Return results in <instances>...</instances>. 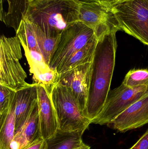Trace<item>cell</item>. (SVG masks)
I'll return each instance as SVG.
<instances>
[{
  "mask_svg": "<svg viewBox=\"0 0 148 149\" xmlns=\"http://www.w3.org/2000/svg\"><path fill=\"white\" fill-rule=\"evenodd\" d=\"M117 30L98 38L91 63L87 102L84 114L92 122L102 110L108 95L115 65Z\"/></svg>",
  "mask_w": 148,
  "mask_h": 149,
  "instance_id": "6da1fadb",
  "label": "cell"
},
{
  "mask_svg": "<svg viewBox=\"0 0 148 149\" xmlns=\"http://www.w3.org/2000/svg\"><path fill=\"white\" fill-rule=\"evenodd\" d=\"M80 0H30L24 17L46 35L57 36L79 22Z\"/></svg>",
  "mask_w": 148,
  "mask_h": 149,
  "instance_id": "7a4b0ae2",
  "label": "cell"
},
{
  "mask_svg": "<svg viewBox=\"0 0 148 149\" xmlns=\"http://www.w3.org/2000/svg\"><path fill=\"white\" fill-rule=\"evenodd\" d=\"M50 95L56 113L58 130L83 134L91 124V121L85 116L67 88L55 84L51 88Z\"/></svg>",
  "mask_w": 148,
  "mask_h": 149,
  "instance_id": "3957f363",
  "label": "cell"
},
{
  "mask_svg": "<svg viewBox=\"0 0 148 149\" xmlns=\"http://www.w3.org/2000/svg\"><path fill=\"white\" fill-rule=\"evenodd\" d=\"M21 45L17 36L0 38V85L15 91L28 85L27 73L20 60L22 57Z\"/></svg>",
  "mask_w": 148,
  "mask_h": 149,
  "instance_id": "277c9868",
  "label": "cell"
},
{
  "mask_svg": "<svg viewBox=\"0 0 148 149\" xmlns=\"http://www.w3.org/2000/svg\"><path fill=\"white\" fill-rule=\"evenodd\" d=\"M112 10L121 31L148 45V0H125Z\"/></svg>",
  "mask_w": 148,
  "mask_h": 149,
  "instance_id": "5b68a950",
  "label": "cell"
},
{
  "mask_svg": "<svg viewBox=\"0 0 148 149\" xmlns=\"http://www.w3.org/2000/svg\"><path fill=\"white\" fill-rule=\"evenodd\" d=\"M96 38H98L94 31L81 22L70 25L62 33L49 65L50 67L58 70L74 53Z\"/></svg>",
  "mask_w": 148,
  "mask_h": 149,
  "instance_id": "8992f818",
  "label": "cell"
},
{
  "mask_svg": "<svg viewBox=\"0 0 148 149\" xmlns=\"http://www.w3.org/2000/svg\"><path fill=\"white\" fill-rule=\"evenodd\" d=\"M147 93V86L133 88L123 84L110 90L102 110L91 123L107 125Z\"/></svg>",
  "mask_w": 148,
  "mask_h": 149,
  "instance_id": "52a82bcc",
  "label": "cell"
},
{
  "mask_svg": "<svg viewBox=\"0 0 148 149\" xmlns=\"http://www.w3.org/2000/svg\"><path fill=\"white\" fill-rule=\"evenodd\" d=\"M79 22L92 29L98 38L109 31H121L112 8L95 2L81 1Z\"/></svg>",
  "mask_w": 148,
  "mask_h": 149,
  "instance_id": "ba28073f",
  "label": "cell"
},
{
  "mask_svg": "<svg viewBox=\"0 0 148 149\" xmlns=\"http://www.w3.org/2000/svg\"><path fill=\"white\" fill-rule=\"evenodd\" d=\"M91 63L79 65L59 74L56 83L67 88L83 113L87 102Z\"/></svg>",
  "mask_w": 148,
  "mask_h": 149,
  "instance_id": "9c48e42d",
  "label": "cell"
},
{
  "mask_svg": "<svg viewBox=\"0 0 148 149\" xmlns=\"http://www.w3.org/2000/svg\"><path fill=\"white\" fill-rule=\"evenodd\" d=\"M148 123V93L133 103L107 126L120 133L141 127Z\"/></svg>",
  "mask_w": 148,
  "mask_h": 149,
  "instance_id": "30bf717a",
  "label": "cell"
},
{
  "mask_svg": "<svg viewBox=\"0 0 148 149\" xmlns=\"http://www.w3.org/2000/svg\"><path fill=\"white\" fill-rule=\"evenodd\" d=\"M37 89L41 134L43 139L47 140L56 134L58 130V122L50 91L42 84H38Z\"/></svg>",
  "mask_w": 148,
  "mask_h": 149,
  "instance_id": "8fae6325",
  "label": "cell"
},
{
  "mask_svg": "<svg viewBox=\"0 0 148 149\" xmlns=\"http://www.w3.org/2000/svg\"><path fill=\"white\" fill-rule=\"evenodd\" d=\"M37 85V83L29 84L16 91L14 97L15 134L24 125L38 100Z\"/></svg>",
  "mask_w": 148,
  "mask_h": 149,
  "instance_id": "7c38bea8",
  "label": "cell"
},
{
  "mask_svg": "<svg viewBox=\"0 0 148 149\" xmlns=\"http://www.w3.org/2000/svg\"><path fill=\"white\" fill-rule=\"evenodd\" d=\"M41 137L37 100L24 125L15 134L11 149H23Z\"/></svg>",
  "mask_w": 148,
  "mask_h": 149,
  "instance_id": "4fadbf2b",
  "label": "cell"
},
{
  "mask_svg": "<svg viewBox=\"0 0 148 149\" xmlns=\"http://www.w3.org/2000/svg\"><path fill=\"white\" fill-rule=\"evenodd\" d=\"M30 0H1L0 18L9 28L18 29L25 17Z\"/></svg>",
  "mask_w": 148,
  "mask_h": 149,
  "instance_id": "5bb4252c",
  "label": "cell"
},
{
  "mask_svg": "<svg viewBox=\"0 0 148 149\" xmlns=\"http://www.w3.org/2000/svg\"><path fill=\"white\" fill-rule=\"evenodd\" d=\"M98 40V38H95L83 48L74 53L58 70H56L57 73L59 74H61L70 70L79 65L91 63Z\"/></svg>",
  "mask_w": 148,
  "mask_h": 149,
  "instance_id": "9a60e30c",
  "label": "cell"
},
{
  "mask_svg": "<svg viewBox=\"0 0 148 149\" xmlns=\"http://www.w3.org/2000/svg\"><path fill=\"white\" fill-rule=\"evenodd\" d=\"M78 132H63L58 130L56 134L46 140L47 149H74L83 146L82 136Z\"/></svg>",
  "mask_w": 148,
  "mask_h": 149,
  "instance_id": "2e32d148",
  "label": "cell"
},
{
  "mask_svg": "<svg viewBox=\"0 0 148 149\" xmlns=\"http://www.w3.org/2000/svg\"><path fill=\"white\" fill-rule=\"evenodd\" d=\"M0 149H11L15 129L14 99L8 114L0 121Z\"/></svg>",
  "mask_w": 148,
  "mask_h": 149,
  "instance_id": "e0dca14e",
  "label": "cell"
},
{
  "mask_svg": "<svg viewBox=\"0 0 148 149\" xmlns=\"http://www.w3.org/2000/svg\"><path fill=\"white\" fill-rule=\"evenodd\" d=\"M32 23L34 26L37 44L41 53L46 63L49 65L51 57L60 42L61 35L57 36H50L45 34L37 25Z\"/></svg>",
  "mask_w": 148,
  "mask_h": 149,
  "instance_id": "ac0fdd59",
  "label": "cell"
},
{
  "mask_svg": "<svg viewBox=\"0 0 148 149\" xmlns=\"http://www.w3.org/2000/svg\"><path fill=\"white\" fill-rule=\"evenodd\" d=\"M16 34L23 47H25L29 49L36 51L41 53L33 24L28 19L23 17Z\"/></svg>",
  "mask_w": 148,
  "mask_h": 149,
  "instance_id": "d6986e66",
  "label": "cell"
},
{
  "mask_svg": "<svg viewBox=\"0 0 148 149\" xmlns=\"http://www.w3.org/2000/svg\"><path fill=\"white\" fill-rule=\"evenodd\" d=\"M25 56L28 63L30 72L33 74H42L51 70L44 60L41 53L23 47Z\"/></svg>",
  "mask_w": 148,
  "mask_h": 149,
  "instance_id": "ffe728a7",
  "label": "cell"
},
{
  "mask_svg": "<svg viewBox=\"0 0 148 149\" xmlns=\"http://www.w3.org/2000/svg\"><path fill=\"white\" fill-rule=\"evenodd\" d=\"M122 84L133 88L144 86H148V70H130L125 76Z\"/></svg>",
  "mask_w": 148,
  "mask_h": 149,
  "instance_id": "44dd1931",
  "label": "cell"
},
{
  "mask_svg": "<svg viewBox=\"0 0 148 149\" xmlns=\"http://www.w3.org/2000/svg\"><path fill=\"white\" fill-rule=\"evenodd\" d=\"M15 90L0 85V121L4 119L12 106Z\"/></svg>",
  "mask_w": 148,
  "mask_h": 149,
  "instance_id": "7402d4cb",
  "label": "cell"
},
{
  "mask_svg": "<svg viewBox=\"0 0 148 149\" xmlns=\"http://www.w3.org/2000/svg\"><path fill=\"white\" fill-rule=\"evenodd\" d=\"M129 149H148V128L138 141Z\"/></svg>",
  "mask_w": 148,
  "mask_h": 149,
  "instance_id": "603a6c76",
  "label": "cell"
},
{
  "mask_svg": "<svg viewBox=\"0 0 148 149\" xmlns=\"http://www.w3.org/2000/svg\"><path fill=\"white\" fill-rule=\"evenodd\" d=\"M22 149H47V142L41 137Z\"/></svg>",
  "mask_w": 148,
  "mask_h": 149,
  "instance_id": "cb8c5ba5",
  "label": "cell"
},
{
  "mask_svg": "<svg viewBox=\"0 0 148 149\" xmlns=\"http://www.w3.org/2000/svg\"><path fill=\"white\" fill-rule=\"evenodd\" d=\"M97 2L101 3L102 5L112 8L116 4L125 1V0H96Z\"/></svg>",
  "mask_w": 148,
  "mask_h": 149,
  "instance_id": "d4e9b609",
  "label": "cell"
},
{
  "mask_svg": "<svg viewBox=\"0 0 148 149\" xmlns=\"http://www.w3.org/2000/svg\"><path fill=\"white\" fill-rule=\"evenodd\" d=\"M74 149H90V147L88 145L85 144L83 146H81Z\"/></svg>",
  "mask_w": 148,
  "mask_h": 149,
  "instance_id": "484cf974",
  "label": "cell"
},
{
  "mask_svg": "<svg viewBox=\"0 0 148 149\" xmlns=\"http://www.w3.org/2000/svg\"><path fill=\"white\" fill-rule=\"evenodd\" d=\"M80 1H86L88 2H97V1H96V0H80Z\"/></svg>",
  "mask_w": 148,
  "mask_h": 149,
  "instance_id": "4316f807",
  "label": "cell"
}]
</instances>
